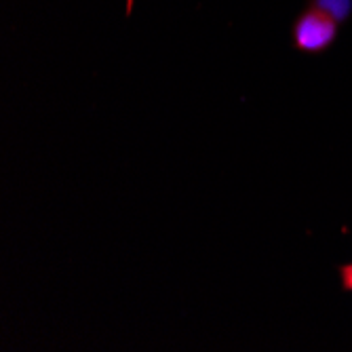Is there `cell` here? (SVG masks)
Returning <instances> with one entry per match:
<instances>
[{
    "instance_id": "1",
    "label": "cell",
    "mask_w": 352,
    "mask_h": 352,
    "mask_svg": "<svg viewBox=\"0 0 352 352\" xmlns=\"http://www.w3.org/2000/svg\"><path fill=\"white\" fill-rule=\"evenodd\" d=\"M338 36V19L327 11L312 7L294 25V43L300 51L318 53Z\"/></svg>"
},
{
    "instance_id": "2",
    "label": "cell",
    "mask_w": 352,
    "mask_h": 352,
    "mask_svg": "<svg viewBox=\"0 0 352 352\" xmlns=\"http://www.w3.org/2000/svg\"><path fill=\"white\" fill-rule=\"evenodd\" d=\"M318 9H323L327 11L329 15H333L338 21L344 19L350 11V0H318V3L314 5Z\"/></svg>"
},
{
    "instance_id": "3",
    "label": "cell",
    "mask_w": 352,
    "mask_h": 352,
    "mask_svg": "<svg viewBox=\"0 0 352 352\" xmlns=\"http://www.w3.org/2000/svg\"><path fill=\"white\" fill-rule=\"evenodd\" d=\"M340 274H342V285L344 289L352 294V264H346L340 268Z\"/></svg>"
}]
</instances>
